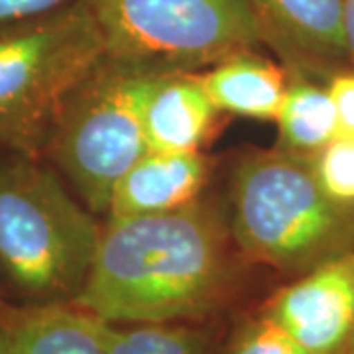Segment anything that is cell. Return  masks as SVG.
I'll return each mask as SVG.
<instances>
[{"instance_id": "obj_1", "label": "cell", "mask_w": 354, "mask_h": 354, "mask_svg": "<svg viewBox=\"0 0 354 354\" xmlns=\"http://www.w3.org/2000/svg\"><path fill=\"white\" fill-rule=\"evenodd\" d=\"M234 246L227 218L203 199L158 215L106 218L71 304L113 325L199 323L236 291Z\"/></svg>"}, {"instance_id": "obj_2", "label": "cell", "mask_w": 354, "mask_h": 354, "mask_svg": "<svg viewBox=\"0 0 354 354\" xmlns=\"http://www.w3.org/2000/svg\"><path fill=\"white\" fill-rule=\"evenodd\" d=\"M227 221L248 260L295 278L354 250V205L323 191L311 156L283 148L246 153L236 164Z\"/></svg>"}, {"instance_id": "obj_3", "label": "cell", "mask_w": 354, "mask_h": 354, "mask_svg": "<svg viewBox=\"0 0 354 354\" xmlns=\"http://www.w3.org/2000/svg\"><path fill=\"white\" fill-rule=\"evenodd\" d=\"M102 225L39 158L0 156V270L28 304H71Z\"/></svg>"}, {"instance_id": "obj_4", "label": "cell", "mask_w": 354, "mask_h": 354, "mask_svg": "<svg viewBox=\"0 0 354 354\" xmlns=\"http://www.w3.org/2000/svg\"><path fill=\"white\" fill-rule=\"evenodd\" d=\"M104 57L88 0L0 30V152L39 158L65 101Z\"/></svg>"}, {"instance_id": "obj_5", "label": "cell", "mask_w": 354, "mask_h": 354, "mask_svg": "<svg viewBox=\"0 0 354 354\" xmlns=\"http://www.w3.org/2000/svg\"><path fill=\"white\" fill-rule=\"evenodd\" d=\"M160 77L104 57L51 124L41 153L95 215L106 213L114 183L148 150L144 111Z\"/></svg>"}, {"instance_id": "obj_6", "label": "cell", "mask_w": 354, "mask_h": 354, "mask_svg": "<svg viewBox=\"0 0 354 354\" xmlns=\"http://www.w3.org/2000/svg\"><path fill=\"white\" fill-rule=\"evenodd\" d=\"M106 57L152 75L197 73L256 50L246 0H88Z\"/></svg>"}, {"instance_id": "obj_7", "label": "cell", "mask_w": 354, "mask_h": 354, "mask_svg": "<svg viewBox=\"0 0 354 354\" xmlns=\"http://www.w3.org/2000/svg\"><path fill=\"white\" fill-rule=\"evenodd\" d=\"M260 313L309 354H348L354 335V250L297 276Z\"/></svg>"}, {"instance_id": "obj_8", "label": "cell", "mask_w": 354, "mask_h": 354, "mask_svg": "<svg viewBox=\"0 0 354 354\" xmlns=\"http://www.w3.org/2000/svg\"><path fill=\"white\" fill-rule=\"evenodd\" d=\"M260 32L290 75L323 81L348 71L342 0H246Z\"/></svg>"}, {"instance_id": "obj_9", "label": "cell", "mask_w": 354, "mask_h": 354, "mask_svg": "<svg viewBox=\"0 0 354 354\" xmlns=\"http://www.w3.org/2000/svg\"><path fill=\"white\" fill-rule=\"evenodd\" d=\"M109 333L75 304H0V354H106Z\"/></svg>"}, {"instance_id": "obj_10", "label": "cell", "mask_w": 354, "mask_h": 354, "mask_svg": "<svg viewBox=\"0 0 354 354\" xmlns=\"http://www.w3.org/2000/svg\"><path fill=\"white\" fill-rule=\"evenodd\" d=\"M209 164L201 152L146 150L114 183L106 218L167 213L201 199Z\"/></svg>"}, {"instance_id": "obj_11", "label": "cell", "mask_w": 354, "mask_h": 354, "mask_svg": "<svg viewBox=\"0 0 354 354\" xmlns=\"http://www.w3.org/2000/svg\"><path fill=\"white\" fill-rule=\"evenodd\" d=\"M218 114L197 73L162 75L144 111L146 146L153 152H199Z\"/></svg>"}, {"instance_id": "obj_12", "label": "cell", "mask_w": 354, "mask_h": 354, "mask_svg": "<svg viewBox=\"0 0 354 354\" xmlns=\"http://www.w3.org/2000/svg\"><path fill=\"white\" fill-rule=\"evenodd\" d=\"M199 83L218 113L276 120L290 75L256 51H242L197 73Z\"/></svg>"}, {"instance_id": "obj_13", "label": "cell", "mask_w": 354, "mask_h": 354, "mask_svg": "<svg viewBox=\"0 0 354 354\" xmlns=\"http://www.w3.org/2000/svg\"><path fill=\"white\" fill-rule=\"evenodd\" d=\"M276 122L278 148L304 156H315L339 136L337 111L327 87L301 75H290Z\"/></svg>"}, {"instance_id": "obj_14", "label": "cell", "mask_w": 354, "mask_h": 354, "mask_svg": "<svg viewBox=\"0 0 354 354\" xmlns=\"http://www.w3.org/2000/svg\"><path fill=\"white\" fill-rule=\"evenodd\" d=\"M106 354H211V333L189 321L111 323Z\"/></svg>"}, {"instance_id": "obj_15", "label": "cell", "mask_w": 354, "mask_h": 354, "mask_svg": "<svg viewBox=\"0 0 354 354\" xmlns=\"http://www.w3.org/2000/svg\"><path fill=\"white\" fill-rule=\"evenodd\" d=\"M313 158L323 191L342 205H354V138L337 136Z\"/></svg>"}, {"instance_id": "obj_16", "label": "cell", "mask_w": 354, "mask_h": 354, "mask_svg": "<svg viewBox=\"0 0 354 354\" xmlns=\"http://www.w3.org/2000/svg\"><path fill=\"white\" fill-rule=\"evenodd\" d=\"M225 354H309L290 333L262 315L246 319L230 337Z\"/></svg>"}, {"instance_id": "obj_17", "label": "cell", "mask_w": 354, "mask_h": 354, "mask_svg": "<svg viewBox=\"0 0 354 354\" xmlns=\"http://www.w3.org/2000/svg\"><path fill=\"white\" fill-rule=\"evenodd\" d=\"M327 91L337 111L339 136L354 138V69L330 77Z\"/></svg>"}, {"instance_id": "obj_18", "label": "cell", "mask_w": 354, "mask_h": 354, "mask_svg": "<svg viewBox=\"0 0 354 354\" xmlns=\"http://www.w3.org/2000/svg\"><path fill=\"white\" fill-rule=\"evenodd\" d=\"M77 0H0V30L62 10Z\"/></svg>"}, {"instance_id": "obj_19", "label": "cell", "mask_w": 354, "mask_h": 354, "mask_svg": "<svg viewBox=\"0 0 354 354\" xmlns=\"http://www.w3.org/2000/svg\"><path fill=\"white\" fill-rule=\"evenodd\" d=\"M342 30L351 67L354 69V0H342Z\"/></svg>"}, {"instance_id": "obj_20", "label": "cell", "mask_w": 354, "mask_h": 354, "mask_svg": "<svg viewBox=\"0 0 354 354\" xmlns=\"http://www.w3.org/2000/svg\"><path fill=\"white\" fill-rule=\"evenodd\" d=\"M348 354H354V335H353V341H351V348H348Z\"/></svg>"}, {"instance_id": "obj_21", "label": "cell", "mask_w": 354, "mask_h": 354, "mask_svg": "<svg viewBox=\"0 0 354 354\" xmlns=\"http://www.w3.org/2000/svg\"><path fill=\"white\" fill-rule=\"evenodd\" d=\"M0 304H2V297H0Z\"/></svg>"}]
</instances>
